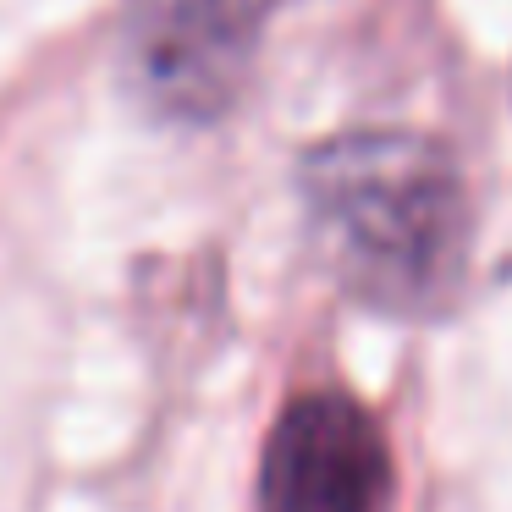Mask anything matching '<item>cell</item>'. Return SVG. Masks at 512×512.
Masks as SVG:
<instances>
[{"instance_id": "1", "label": "cell", "mask_w": 512, "mask_h": 512, "mask_svg": "<svg viewBox=\"0 0 512 512\" xmlns=\"http://www.w3.org/2000/svg\"><path fill=\"white\" fill-rule=\"evenodd\" d=\"M303 215L342 292L380 314H430L468 265V188L452 149L408 127H358L309 149Z\"/></svg>"}, {"instance_id": "2", "label": "cell", "mask_w": 512, "mask_h": 512, "mask_svg": "<svg viewBox=\"0 0 512 512\" xmlns=\"http://www.w3.org/2000/svg\"><path fill=\"white\" fill-rule=\"evenodd\" d=\"M281 0H127L122 78L166 122L204 127L243 100Z\"/></svg>"}, {"instance_id": "3", "label": "cell", "mask_w": 512, "mask_h": 512, "mask_svg": "<svg viewBox=\"0 0 512 512\" xmlns=\"http://www.w3.org/2000/svg\"><path fill=\"white\" fill-rule=\"evenodd\" d=\"M391 446L375 413L342 391H303L270 424L259 512H386Z\"/></svg>"}]
</instances>
